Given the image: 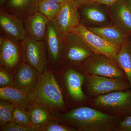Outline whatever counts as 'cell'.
I'll list each match as a JSON object with an SVG mask.
<instances>
[{
    "mask_svg": "<svg viewBox=\"0 0 131 131\" xmlns=\"http://www.w3.org/2000/svg\"><path fill=\"white\" fill-rule=\"evenodd\" d=\"M57 115L55 117L57 119L77 131L117 130L118 118L95 108L81 107Z\"/></svg>",
    "mask_w": 131,
    "mask_h": 131,
    "instance_id": "obj_1",
    "label": "cell"
},
{
    "mask_svg": "<svg viewBox=\"0 0 131 131\" xmlns=\"http://www.w3.org/2000/svg\"><path fill=\"white\" fill-rule=\"evenodd\" d=\"M28 95L32 102L43 105L52 112H58L65 109L62 92L51 68L39 74L37 86Z\"/></svg>",
    "mask_w": 131,
    "mask_h": 131,
    "instance_id": "obj_2",
    "label": "cell"
},
{
    "mask_svg": "<svg viewBox=\"0 0 131 131\" xmlns=\"http://www.w3.org/2000/svg\"><path fill=\"white\" fill-rule=\"evenodd\" d=\"M93 105L103 112L117 117L131 114V91H118L100 95Z\"/></svg>",
    "mask_w": 131,
    "mask_h": 131,
    "instance_id": "obj_3",
    "label": "cell"
},
{
    "mask_svg": "<svg viewBox=\"0 0 131 131\" xmlns=\"http://www.w3.org/2000/svg\"><path fill=\"white\" fill-rule=\"evenodd\" d=\"M78 67L85 74L127 79L125 73L118 64L103 54L94 53Z\"/></svg>",
    "mask_w": 131,
    "mask_h": 131,
    "instance_id": "obj_4",
    "label": "cell"
},
{
    "mask_svg": "<svg viewBox=\"0 0 131 131\" xmlns=\"http://www.w3.org/2000/svg\"><path fill=\"white\" fill-rule=\"evenodd\" d=\"M72 32L78 36L94 53L105 55L118 64L117 55L122 46L108 42L92 32L81 24Z\"/></svg>",
    "mask_w": 131,
    "mask_h": 131,
    "instance_id": "obj_5",
    "label": "cell"
},
{
    "mask_svg": "<svg viewBox=\"0 0 131 131\" xmlns=\"http://www.w3.org/2000/svg\"><path fill=\"white\" fill-rule=\"evenodd\" d=\"M94 54L78 36L70 33L64 38L62 67H79Z\"/></svg>",
    "mask_w": 131,
    "mask_h": 131,
    "instance_id": "obj_6",
    "label": "cell"
},
{
    "mask_svg": "<svg viewBox=\"0 0 131 131\" xmlns=\"http://www.w3.org/2000/svg\"><path fill=\"white\" fill-rule=\"evenodd\" d=\"M22 62L42 73L49 67L46 45L44 40L37 41L26 37L20 41Z\"/></svg>",
    "mask_w": 131,
    "mask_h": 131,
    "instance_id": "obj_7",
    "label": "cell"
},
{
    "mask_svg": "<svg viewBox=\"0 0 131 131\" xmlns=\"http://www.w3.org/2000/svg\"><path fill=\"white\" fill-rule=\"evenodd\" d=\"M84 83L87 94L95 98L113 91H124L130 88L127 79L110 78L96 75L85 74Z\"/></svg>",
    "mask_w": 131,
    "mask_h": 131,
    "instance_id": "obj_8",
    "label": "cell"
},
{
    "mask_svg": "<svg viewBox=\"0 0 131 131\" xmlns=\"http://www.w3.org/2000/svg\"><path fill=\"white\" fill-rule=\"evenodd\" d=\"M64 40L54 22L49 21L44 40L50 68L57 69L62 67Z\"/></svg>",
    "mask_w": 131,
    "mask_h": 131,
    "instance_id": "obj_9",
    "label": "cell"
},
{
    "mask_svg": "<svg viewBox=\"0 0 131 131\" xmlns=\"http://www.w3.org/2000/svg\"><path fill=\"white\" fill-rule=\"evenodd\" d=\"M22 62L20 41L13 39L1 33L0 65L13 73Z\"/></svg>",
    "mask_w": 131,
    "mask_h": 131,
    "instance_id": "obj_10",
    "label": "cell"
},
{
    "mask_svg": "<svg viewBox=\"0 0 131 131\" xmlns=\"http://www.w3.org/2000/svg\"><path fill=\"white\" fill-rule=\"evenodd\" d=\"M52 21L64 38L72 32L81 24L78 8L75 2L70 0L62 4L56 19Z\"/></svg>",
    "mask_w": 131,
    "mask_h": 131,
    "instance_id": "obj_11",
    "label": "cell"
},
{
    "mask_svg": "<svg viewBox=\"0 0 131 131\" xmlns=\"http://www.w3.org/2000/svg\"><path fill=\"white\" fill-rule=\"evenodd\" d=\"M0 8L1 33L15 40H24L27 37L24 21Z\"/></svg>",
    "mask_w": 131,
    "mask_h": 131,
    "instance_id": "obj_12",
    "label": "cell"
},
{
    "mask_svg": "<svg viewBox=\"0 0 131 131\" xmlns=\"http://www.w3.org/2000/svg\"><path fill=\"white\" fill-rule=\"evenodd\" d=\"M64 73V80L69 95L76 102L85 101L86 96L83 90L85 75L74 68L66 67Z\"/></svg>",
    "mask_w": 131,
    "mask_h": 131,
    "instance_id": "obj_13",
    "label": "cell"
},
{
    "mask_svg": "<svg viewBox=\"0 0 131 131\" xmlns=\"http://www.w3.org/2000/svg\"><path fill=\"white\" fill-rule=\"evenodd\" d=\"M39 74L30 65L22 62L15 71V86L29 94L37 86Z\"/></svg>",
    "mask_w": 131,
    "mask_h": 131,
    "instance_id": "obj_14",
    "label": "cell"
},
{
    "mask_svg": "<svg viewBox=\"0 0 131 131\" xmlns=\"http://www.w3.org/2000/svg\"><path fill=\"white\" fill-rule=\"evenodd\" d=\"M50 20L40 12H36L24 21L27 37L37 41L44 40Z\"/></svg>",
    "mask_w": 131,
    "mask_h": 131,
    "instance_id": "obj_15",
    "label": "cell"
},
{
    "mask_svg": "<svg viewBox=\"0 0 131 131\" xmlns=\"http://www.w3.org/2000/svg\"><path fill=\"white\" fill-rule=\"evenodd\" d=\"M39 1L40 0H7L2 7L24 21L38 12Z\"/></svg>",
    "mask_w": 131,
    "mask_h": 131,
    "instance_id": "obj_16",
    "label": "cell"
},
{
    "mask_svg": "<svg viewBox=\"0 0 131 131\" xmlns=\"http://www.w3.org/2000/svg\"><path fill=\"white\" fill-rule=\"evenodd\" d=\"M87 28L106 40L115 44L122 46L127 40V33L116 24Z\"/></svg>",
    "mask_w": 131,
    "mask_h": 131,
    "instance_id": "obj_17",
    "label": "cell"
},
{
    "mask_svg": "<svg viewBox=\"0 0 131 131\" xmlns=\"http://www.w3.org/2000/svg\"><path fill=\"white\" fill-rule=\"evenodd\" d=\"M113 19L127 33H131V10L127 1L121 0L112 7Z\"/></svg>",
    "mask_w": 131,
    "mask_h": 131,
    "instance_id": "obj_18",
    "label": "cell"
},
{
    "mask_svg": "<svg viewBox=\"0 0 131 131\" xmlns=\"http://www.w3.org/2000/svg\"><path fill=\"white\" fill-rule=\"evenodd\" d=\"M27 110L30 114L32 125L38 129L39 131L52 121L56 119V117L51 114V110L36 102H33Z\"/></svg>",
    "mask_w": 131,
    "mask_h": 131,
    "instance_id": "obj_19",
    "label": "cell"
},
{
    "mask_svg": "<svg viewBox=\"0 0 131 131\" xmlns=\"http://www.w3.org/2000/svg\"><path fill=\"white\" fill-rule=\"evenodd\" d=\"M0 98L27 110L33 103L28 94L14 86L0 88Z\"/></svg>",
    "mask_w": 131,
    "mask_h": 131,
    "instance_id": "obj_20",
    "label": "cell"
},
{
    "mask_svg": "<svg viewBox=\"0 0 131 131\" xmlns=\"http://www.w3.org/2000/svg\"><path fill=\"white\" fill-rule=\"evenodd\" d=\"M81 22L92 24H106L108 18L106 13L102 9L95 6V4L86 5L78 8Z\"/></svg>",
    "mask_w": 131,
    "mask_h": 131,
    "instance_id": "obj_21",
    "label": "cell"
},
{
    "mask_svg": "<svg viewBox=\"0 0 131 131\" xmlns=\"http://www.w3.org/2000/svg\"><path fill=\"white\" fill-rule=\"evenodd\" d=\"M117 62L126 76L131 91V44L127 40L117 54Z\"/></svg>",
    "mask_w": 131,
    "mask_h": 131,
    "instance_id": "obj_22",
    "label": "cell"
},
{
    "mask_svg": "<svg viewBox=\"0 0 131 131\" xmlns=\"http://www.w3.org/2000/svg\"><path fill=\"white\" fill-rule=\"evenodd\" d=\"M62 5L52 0H40L38 11L46 16L50 21H54Z\"/></svg>",
    "mask_w": 131,
    "mask_h": 131,
    "instance_id": "obj_23",
    "label": "cell"
},
{
    "mask_svg": "<svg viewBox=\"0 0 131 131\" xmlns=\"http://www.w3.org/2000/svg\"><path fill=\"white\" fill-rule=\"evenodd\" d=\"M15 104L9 101L0 100V126L4 125L13 121V112Z\"/></svg>",
    "mask_w": 131,
    "mask_h": 131,
    "instance_id": "obj_24",
    "label": "cell"
},
{
    "mask_svg": "<svg viewBox=\"0 0 131 131\" xmlns=\"http://www.w3.org/2000/svg\"><path fill=\"white\" fill-rule=\"evenodd\" d=\"M13 121L23 126L35 127L32 124L30 114L27 110L15 105L13 110Z\"/></svg>",
    "mask_w": 131,
    "mask_h": 131,
    "instance_id": "obj_25",
    "label": "cell"
},
{
    "mask_svg": "<svg viewBox=\"0 0 131 131\" xmlns=\"http://www.w3.org/2000/svg\"><path fill=\"white\" fill-rule=\"evenodd\" d=\"M75 129L67 125L60 123L56 119L42 128L40 131H76Z\"/></svg>",
    "mask_w": 131,
    "mask_h": 131,
    "instance_id": "obj_26",
    "label": "cell"
},
{
    "mask_svg": "<svg viewBox=\"0 0 131 131\" xmlns=\"http://www.w3.org/2000/svg\"><path fill=\"white\" fill-rule=\"evenodd\" d=\"M12 72L0 66V87L14 86V77Z\"/></svg>",
    "mask_w": 131,
    "mask_h": 131,
    "instance_id": "obj_27",
    "label": "cell"
},
{
    "mask_svg": "<svg viewBox=\"0 0 131 131\" xmlns=\"http://www.w3.org/2000/svg\"><path fill=\"white\" fill-rule=\"evenodd\" d=\"M1 131H39L38 128L23 126L14 121L1 126Z\"/></svg>",
    "mask_w": 131,
    "mask_h": 131,
    "instance_id": "obj_28",
    "label": "cell"
},
{
    "mask_svg": "<svg viewBox=\"0 0 131 131\" xmlns=\"http://www.w3.org/2000/svg\"><path fill=\"white\" fill-rule=\"evenodd\" d=\"M121 0H87L84 5L95 4L103 5L112 7L116 3Z\"/></svg>",
    "mask_w": 131,
    "mask_h": 131,
    "instance_id": "obj_29",
    "label": "cell"
},
{
    "mask_svg": "<svg viewBox=\"0 0 131 131\" xmlns=\"http://www.w3.org/2000/svg\"><path fill=\"white\" fill-rule=\"evenodd\" d=\"M117 129L121 131H131V115L119 122L117 125Z\"/></svg>",
    "mask_w": 131,
    "mask_h": 131,
    "instance_id": "obj_30",
    "label": "cell"
},
{
    "mask_svg": "<svg viewBox=\"0 0 131 131\" xmlns=\"http://www.w3.org/2000/svg\"><path fill=\"white\" fill-rule=\"evenodd\" d=\"M73 1L78 8L84 5V3L87 0H72Z\"/></svg>",
    "mask_w": 131,
    "mask_h": 131,
    "instance_id": "obj_31",
    "label": "cell"
},
{
    "mask_svg": "<svg viewBox=\"0 0 131 131\" xmlns=\"http://www.w3.org/2000/svg\"><path fill=\"white\" fill-rule=\"evenodd\" d=\"M52 1L57 3H59V4L62 5V4L66 3L68 2L70 0H52Z\"/></svg>",
    "mask_w": 131,
    "mask_h": 131,
    "instance_id": "obj_32",
    "label": "cell"
},
{
    "mask_svg": "<svg viewBox=\"0 0 131 131\" xmlns=\"http://www.w3.org/2000/svg\"><path fill=\"white\" fill-rule=\"evenodd\" d=\"M7 0H0V7H2L4 5Z\"/></svg>",
    "mask_w": 131,
    "mask_h": 131,
    "instance_id": "obj_33",
    "label": "cell"
},
{
    "mask_svg": "<svg viewBox=\"0 0 131 131\" xmlns=\"http://www.w3.org/2000/svg\"><path fill=\"white\" fill-rule=\"evenodd\" d=\"M127 2L128 3L129 7H130L131 10V0H127Z\"/></svg>",
    "mask_w": 131,
    "mask_h": 131,
    "instance_id": "obj_34",
    "label": "cell"
}]
</instances>
